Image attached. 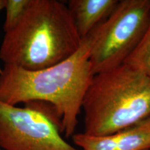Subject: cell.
I'll list each match as a JSON object with an SVG mask.
<instances>
[{"instance_id": "1", "label": "cell", "mask_w": 150, "mask_h": 150, "mask_svg": "<svg viewBox=\"0 0 150 150\" xmlns=\"http://www.w3.org/2000/svg\"><path fill=\"white\" fill-rule=\"evenodd\" d=\"M93 38L92 31L72 56L42 70L4 64L0 71V100L13 106L34 102L51 105L61 121V133L72 137L94 76L90 63Z\"/></svg>"}, {"instance_id": "2", "label": "cell", "mask_w": 150, "mask_h": 150, "mask_svg": "<svg viewBox=\"0 0 150 150\" xmlns=\"http://www.w3.org/2000/svg\"><path fill=\"white\" fill-rule=\"evenodd\" d=\"M81 41L67 4L31 0L19 23L5 33L0 59L28 70H42L70 58Z\"/></svg>"}, {"instance_id": "3", "label": "cell", "mask_w": 150, "mask_h": 150, "mask_svg": "<svg viewBox=\"0 0 150 150\" xmlns=\"http://www.w3.org/2000/svg\"><path fill=\"white\" fill-rule=\"evenodd\" d=\"M84 132L104 136L150 117V76L123 63L93 76L82 102Z\"/></svg>"}, {"instance_id": "4", "label": "cell", "mask_w": 150, "mask_h": 150, "mask_svg": "<svg viewBox=\"0 0 150 150\" xmlns=\"http://www.w3.org/2000/svg\"><path fill=\"white\" fill-rule=\"evenodd\" d=\"M150 20V0H121L94 29L90 63L94 75L122 65L138 45Z\"/></svg>"}, {"instance_id": "5", "label": "cell", "mask_w": 150, "mask_h": 150, "mask_svg": "<svg viewBox=\"0 0 150 150\" xmlns=\"http://www.w3.org/2000/svg\"><path fill=\"white\" fill-rule=\"evenodd\" d=\"M60 133L59 127L40 110L0 100V147L4 150H80Z\"/></svg>"}, {"instance_id": "6", "label": "cell", "mask_w": 150, "mask_h": 150, "mask_svg": "<svg viewBox=\"0 0 150 150\" xmlns=\"http://www.w3.org/2000/svg\"><path fill=\"white\" fill-rule=\"evenodd\" d=\"M80 150H149L150 117L136 125L104 136L83 133L72 136Z\"/></svg>"}, {"instance_id": "7", "label": "cell", "mask_w": 150, "mask_h": 150, "mask_svg": "<svg viewBox=\"0 0 150 150\" xmlns=\"http://www.w3.org/2000/svg\"><path fill=\"white\" fill-rule=\"evenodd\" d=\"M118 0H70L67 7L82 38L106 21L115 8Z\"/></svg>"}, {"instance_id": "8", "label": "cell", "mask_w": 150, "mask_h": 150, "mask_svg": "<svg viewBox=\"0 0 150 150\" xmlns=\"http://www.w3.org/2000/svg\"><path fill=\"white\" fill-rule=\"evenodd\" d=\"M124 63L150 76V20L138 45Z\"/></svg>"}, {"instance_id": "9", "label": "cell", "mask_w": 150, "mask_h": 150, "mask_svg": "<svg viewBox=\"0 0 150 150\" xmlns=\"http://www.w3.org/2000/svg\"><path fill=\"white\" fill-rule=\"evenodd\" d=\"M31 0H6V19L4 24L5 33L12 30L20 21Z\"/></svg>"}, {"instance_id": "10", "label": "cell", "mask_w": 150, "mask_h": 150, "mask_svg": "<svg viewBox=\"0 0 150 150\" xmlns=\"http://www.w3.org/2000/svg\"><path fill=\"white\" fill-rule=\"evenodd\" d=\"M6 0H0V11L5 8Z\"/></svg>"}, {"instance_id": "11", "label": "cell", "mask_w": 150, "mask_h": 150, "mask_svg": "<svg viewBox=\"0 0 150 150\" xmlns=\"http://www.w3.org/2000/svg\"><path fill=\"white\" fill-rule=\"evenodd\" d=\"M0 150H1V149H0Z\"/></svg>"}, {"instance_id": "12", "label": "cell", "mask_w": 150, "mask_h": 150, "mask_svg": "<svg viewBox=\"0 0 150 150\" xmlns=\"http://www.w3.org/2000/svg\"><path fill=\"white\" fill-rule=\"evenodd\" d=\"M149 150H150V149H149Z\"/></svg>"}]
</instances>
